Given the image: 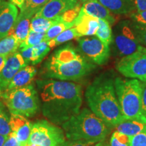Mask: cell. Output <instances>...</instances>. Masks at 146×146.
<instances>
[{"mask_svg":"<svg viewBox=\"0 0 146 146\" xmlns=\"http://www.w3.org/2000/svg\"><path fill=\"white\" fill-rule=\"evenodd\" d=\"M36 85L42 112L52 123L62 125L81 111L83 91L79 84L47 78L38 79Z\"/></svg>","mask_w":146,"mask_h":146,"instance_id":"cell-1","label":"cell"},{"mask_svg":"<svg viewBox=\"0 0 146 146\" xmlns=\"http://www.w3.org/2000/svg\"><path fill=\"white\" fill-rule=\"evenodd\" d=\"M88 106L111 129L125 120L116 96L114 79L108 74L96 78L85 94Z\"/></svg>","mask_w":146,"mask_h":146,"instance_id":"cell-2","label":"cell"},{"mask_svg":"<svg viewBox=\"0 0 146 146\" xmlns=\"http://www.w3.org/2000/svg\"><path fill=\"white\" fill-rule=\"evenodd\" d=\"M95 66L71 45L56 50L44 63L41 77L60 81H76L88 75Z\"/></svg>","mask_w":146,"mask_h":146,"instance_id":"cell-3","label":"cell"},{"mask_svg":"<svg viewBox=\"0 0 146 146\" xmlns=\"http://www.w3.org/2000/svg\"><path fill=\"white\" fill-rule=\"evenodd\" d=\"M68 140L84 141L94 144L105 141L111 128L90 109L84 108L62 124Z\"/></svg>","mask_w":146,"mask_h":146,"instance_id":"cell-4","label":"cell"},{"mask_svg":"<svg viewBox=\"0 0 146 146\" xmlns=\"http://www.w3.org/2000/svg\"><path fill=\"white\" fill-rule=\"evenodd\" d=\"M114 87L124 117L146 124V117L142 111L141 82L135 78L116 77Z\"/></svg>","mask_w":146,"mask_h":146,"instance_id":"cell-5","label":"cell"},{"mask_svg":"<svg viewBox=\"0 0 146 146\" xmlns=\"http://www.w3.org/2000/svg\"><path fill=\"white\" fill-rule=\"evenodd\" d=\"M0 98L11 114L31 117L39 108L38 92L31 83L21 88L5 91L0 94Z\"/></svg>","mask_w":146,"mask_h":146,"instance_id":"cell-6","label":"cell"},{"mask_svg":"<svg viewBox=\"0 0 146 146\" xmlns=\"http://www.w3.org/2000/svg\"><path fill=\"white\" fill-rule=\"evenodd\" d=\"M65 140L62 129L50 121L43 120L32 124L28 143L38 146H58Z\"/></svg>","mask_w":146,"mask_h":146,"instance_id":"cell-7","label":"cell"},{"mask_svg":"<svg viewBox=\"0 0 146 146\" xmlns=\"http://www.w3.org/2000/svg\"><path fill=\"white\" fill-rule=\"evenodd\" d=\"M116 68L125 77L146 83V47L140 45L133 54L120 58Z\"/></svg>","mask_w":146,"mask_h":146,"instance_id":"cell-8","label":"cell"},{"mask_svg":"<svg viewBox=\"0 0 146 146\" xmlns=\"http://www.w3.org/2000/svg\"><path fill=\"white\" fill-rule=\"evenodd\" d=\"M112 36L116 54L121 58L133 54L141 45L129 21H122L118 23L114 27Z\"/></svg>","mask_w":146,"mask_h":146,"instance_id":"cell-9","label":"cell"},{"mask_svg":"<svg viewBox=\"0 0 146 146\" xmlns=\"http://www.w3.org/2000/svg\"><path fill=\"white\" fill-rule=\"evenodd\" d=\"M78 52L92 64L104 65L108 61L110 48L97 36L77 38Z\"/></svg>","mask_w":146,"mask_h":146,"instance_id":"cell-10","label":"cell"},{"mask_svg":"<svg viewBox=\"0 0 146 146\" xmlns=\"http://www.w3.org/2000/svg\"><path fill=\"white\" fill-rule=\"evenodd\" d=\"M28 64L18 51L8 56L6 63L0 72V94L6 90L16 73Z\"/></svg>","mask_w":146,"mask_h":146,"instance_id":"cell-11","label":"cell"},{"mask_svg":"<svg viewBox=\"0 0 146 146\" xmlns=\"http://www.w3.org/2000/svg\"><path fill=\"white\" fill-rule=\"evenodd\" d=\"M81 5L78 0H50L35 14V17L54 18ZM33 16V17H34Z\"/></svg>","mask_w":146,"mask_h":146,"instance_id":"cell-12","label":"cell"},{"mask_svg":"<svg viewBox=\"0 0 146 146\" xmlns=\"http://www.w3.org/2000/svg\"><path fill=\"white\" fill-rule=\"evenodd\" d=\"M18 16L17 7L10 1L0 3V39L10 35Z\"/></svg>","mask_w":146,"mask_h":146,"instance_id":"cell-13","label":"cell"},{"mask_svg":"<svg viewBox=\"0 0 146 146\" xmlns=\"http://www.w3.org/2000/svg\"><path fill=\"white\" fill-rule=\"evenodd\" d=\"M10 121L12 132L16 135L21 146H26L31 131V123L25 116L13 114H10Z\"/></svg>","mask_w":146,"mask_h":146,"instance_id":"cell-14","label":"cell"},{"mask_svg":"<svg viewBox=\"0 0 146 146\" xmlns=\"http://www.w3.org/2000/svg\"><path fill=\"white\" fill-rule=\"evenodd\" d=\"M80 11L87 15L91 16L99 20L106 21L110 25H114L116 21V19L112 13L98 0H91L83 3Z\"/></svg>","mask_w":146,"mask_h":146,"instance_id":"cell-15","label":"cell"},{"mask_svg":"<svg viewBox=\"0 0 146 146\" xmlns=\"http://www.w3.org/2000/svg\"><path fill=\"white\" fill-rule=\"evenodd\" d=\"M80 37L94 36L99 27V19L87 15L81 11L75 20L74 26Z\"/></svg>","mask_w":146,"mask_h":146,"instance_id":"cell-16","label":"cell"},{"mask_svg":"<svg viewBox=\"0 0 146 146\" xmlns=\"http://www.w3.org/2000/svg\"><path fill=\"white\" fill-rule=\"evenodd\" d=\"M36 74V69L33 66L27 65L16 73L5 91H10L27 86L31 83Z\"/></svg>","mask_w":146,"mask_h":146,"instance_id":"cell-17","label":"cell"},{"mask_svg":"<svg viewBox=\"0 0 146 146\" xmlns=\"http://www.w3.org/2000/svg\"><path fill=\"white\" fill-rule=\"evenodd\" d=\"M111 13L115 14H131L136 7L133 0H98ZM137 10V9H136Z\"/></svg>","mask_w":146,"mask_h":146,"instance_id":"cell-18","label":"cell"},{"mask_svg":"<svg viewBox=\"0 0 146 146\" xmlns=\"http://www.w3.org/2000/svg\"><path fill=\"white\" fill-rule=\"evenodd\" d=\"M116 131L132 137L146 131V124L132 119H125L115 127Z\"/></svg>","mask_w":146,"mask_h":146,"instance_id":"cell-19","label":"cell"},{"mask_svg":"<svg viewBox=\"0 0 146 146\" xmlns=\"http://www.w3.org/2000/svg\"><path fill=\"white\" fill-rule=\"evenodd\" d=\"M63 22L61 16L54 18L33 17L31 20L30 31L40 33H45L51 27Z\"/></svg>","mask_w":146,"mask_h":146,"instance_id":"cell-20","label":"cell"},{"mask_svg":"<svg viewBox=\"0 0 146 146\" xmlns=\"http://www.w3.org/2000/svg\"><path fill=\"white\" fill-rule=\"evenodd\" d=\"M50 0H25L18 18L31 19Z\"/></svg>","mask_w":146,"mask_h":146,"instance_id":"cell-21","label":"cell"},{"mask_svg":"<svg viewBox=\"0 0 146 146\" xmlns=\"http://www.w3.org/2000/svg\"><path fill=\"white\" fill-rule=\"evenodd\" d=\"M20 43L14 34L11 33L3 39H0V55L9 56L17 52Z\"/></svg>","mask_w":146,"mask_h":146,"instance_id":"cell-22","label":"cell"},{"mask_svg":"<svg viewBox=\"0 0 146 146\" xmlns=\"http://www.w3.org/2000/svg\"><path fill=\"white\" fill-rule=\"evenodd\" d=\"M31 20L29 18H17L14 25V29L11 33L14 34L17 38L18 41L22 43L29 35L30 32ZM10 33V34H11Z\"/></svg>","mask_w":146,"mask_h":146,"instance_id":"cell-23","label":"cell"},{"mask_svg":"<svg viewBox=\"0 0 146 146\" xmlns=\"http://www.w3.org/2000/svg\"><path fill=\"white\" fill-rule=\"evenodd\" d=\"M103 43L110 45L112 43L113 36L111 25L104 20H99V27L95 35Z\"/></svg>","mask_w":146,"mask_h":146,"instance_id":"cell-24","label":"cell"},{"mask_svg":"<svg viewBox=\"0 0 146 146\" xmlns=\"http://www.w3.org/2000/svg\"><path fill=\"white\" fill-rule=\"evenodd\" d=\"M79 37V35L76 31L75 27H72V28L69 29L58 35L57 36H56L53 39L47 41V43H48V45L50 48H52V47H55L58 45L64 43L66 42L70 41L74 38Z\"/></svg>","mask_w":146,"mask_h":146,"instance_id":"cell-25","label":"cell"},{"mask_svg":"<svg viewBox=\"0 0 146 146\" xmlns=\"http://www.w3.org/2000/svg\"><path fill=\"white\" fill-rule=\"evenodd\" d=\"M74 26V21L72 23H65V22H62V23H58L56 25L51 27L45 33L44 41H49L50 40L54 39V38L57 36L62 33L68 30L69 29L72 28Z\"/></svg>","mask_w":146,"mask_h":146,"instance_id":"cell-26","label":"cell"},{"mask_svg":"<svg viewBox=\"0 0 146 146\" xmlns=\"http://www.w3.org/2000/svg\"><path fill=\"white\" fill-rule=\"evenodd\" d=\"M45 33H36L33 31L29 32V35L25 39V41H23L20 44L19 48L18 50H22V49L27 48V47H34L41 43L44 39Z\"/></svg>","mask_w":146,"mask_h":146,"instance_id":"cell-27","label":"cell"},{"mask_svg":"<svg viewBox=\"0 0 146 146\" xmlns=\"http://www.w3.org/2000/svg\"><path fill=\"white\" fill-rule=\"evenodd\" d=\"M11 133L10 116L5 112L3 105L0 102V135L8 137Z\"/></svg>","mask_w":146,"mask_h":146,"instance_id":"cell-28","label":"cell"},{"mask_svg":"<svg viewBox=\"0 0 146 146\" xmlns=\"http://www.w3.org/2000/svg\"><path fill=\"white\" fill-rule=\"evenodd\" d=\"M33 50L35 53V58L32 64L35 65L41 62L43 58L50 52L51 48L48 45L47 41H43L39 44L34 46Z\"/></svg>","mask_w":146,"mask_h":146,"instance_id":"cell-29","label":"cell"},{"mask_svg":"<svg viewBox=\"0 0 146 146\" xmlns=\"http://www.w3.org/2000/svg\"><path fill=\"white\" fill-rule=\"evenodd\" d=\"M110 146H131L130 137L115 131L110 139Z\"/></svg>","mask_w":146,"mask_h":146,"instance_id":"cell-30","label":"cell"},{"mask_svg":"<svg viewBox=\"0 0 146 146\" xmlns=\"http://www.w3.org/2000/svg\"><path fill=\"white\" fill-rule=\"evenodd\" d=\"M131 22V27L139 43L142 46L146 47V26L133 21Z\"/></svg>","mask_w":146,"mask_h":146,"instance_id":"cell-31","label":"cell"},{"mask_svg":"<svg viewBox=\"0 0 146 146\" xmlns=\"http://www.w3.org/2000/svg\"><path fill=\"white\" fill-rule=\"evenodd\" d=\"M131 146H146V131L130 138Z\"/></svg>","mask_w":146,"mask_h":146,"instance_id":"cell-32","label":"cell"},{"mask_svg":"<svg viewBox=\"0 0 146 146\" xmlns=\"http://www.w3.org/2000/svg\"><path fill=\"white\" fill-rule=\"evenodd\" d=\"M21 53L22 56H23L25 61L28 64H33L35 58V53L33 47H27V48L22 49V50H18Z\"/></svg>","mask_w":146,"mask_h":146,"instance_id":"cell-33","label":"cell"},{"mask_svg":"<svg viewBox=\"0 0 146 146\" xmlns=\"http://www.w3.org/2000/svg\"><path fill=\"white\" fill-rule=\"evenodd\" d=\"M130 18L133 22L146 26V10L133 12L131 14Z\"/></svg>","mask_w":146,"mask_h":146,"instance_id":"cell-34","label":"cell"},{"mask_svg":"<svg viewBox=\"0 0 146 146\" xmlns=\"http://www.w3.org/2000/svg\"><path fill=\"white\" fill-rule=\"evenodd\" d=\"M96 144L89 143L84 141H76V140H68L60 143L58 146H94Z\"/></svg>","mask_w":146,"mask_h":146,"instance_id":"cell-35","label":"cell"},{"mask_svg":"<svg viewBox=\"0 0 146 146\" xmlns=\"http://www.w3.org/2000/svg\"><path fill=\"white\" fill-rule=\"evenodd\" d=\"M3 146H21L20 142L18 141L16 135L13 132L10 134L3 143Z\"/></svg>","mask_w":146,"mask_h":146,"instance_id":"cell-36","label":"cell"},{"mask_svg":"<svg viewBox=\"0 0 146 146\" xmlns=\"http://www.w3.org/2000/svg\"><path fill=\"white\" fill-rule=\"evenodd\" d=\"M141 106L142 111L146 117V83L141 82Z\"/></svg>","mask_w":146,"mask_h":146,"instance_id":"cell-37","label":"cell"},{"mask_svg":"<svg viewBox=\"0 0 146 146\" xmlns=\"http://www.w3.org/2000/svg\"><path fill=\"white\" fill-rule=\"evenodd\" d=\"M137 11L146 10V0H133Z\"/></svg>","mask_w":146,"mask_h":146,"instance_id":"cell-38","label":"cell"},{"mask_svg":"<svg viewBox=\"0 0 146 146\" xmlns=\"http://www.w3.org/2000/svg\"><path fill=\"white\" fill-rule=\"evenodd\" d=\"M9 56H10V55H9ZM8 58V56L0 55V72H1V71L2 70L3 67H4Z\"/></svg>","mask_w":146,"mask_h":146,"instance_id":"cell-39","label":"cell"},{"mask_svg":"<svg viewBox=\"0 0 146 146\" xmlns=\"http://www.w3.org/2000/svg\"><path fill=\"white\" fill-rule=\"evenodd\" d=\"M9 1H10L11 3H12L14 5H15L17 8L21 10V9L23 8L24 3H25V0H9Z\"/></svg>","mask_w":146,"mask_h":146,"instance_id":"cell-40","label":"cell"},{"mask_svg":"<svg viewBox=\"0 0 146 146\" xmlns=\"http://www.w3.org/2000/svg\"><path fill=\"white\" fill-rule=\"evenodd\" d=\"M8 137L3 136V135H0V146H3V143H4V142L5 141V139H6Z\"/></svg>","mask_w":146,"mask_h":146,"instance_id":"cell-41","label":"cell"},{"mask_svg":"<svg viewBox=\"0 0 146 146\" xmlns=\"http://www.w3.org/2000/svg\"><path fill=\"white\" fill-rule=\"evenodd\" d=\"M94 146H110V145H109V144L105 140V141H100V142H99V143H96Z\"/></svg>","mask_w":146,"mask_h":146,"instance_id":"cell-42","label":"cell"},{"mask_svg":"<svg viewBox=\"0 0 146 146\" xmlns=\"http://www.w3.org/2000/svg\"><path fill=\"white\" fill-rule=\"evenodd\" d=\"M79 1H81V3H85V2H87V1H91V0H79Z\"/></svg>","mask_w":146,"mask_h":146,"instance_id":"cell-43","label":"cell"},{"mask_svg":"<svg viewBox=\"0 0 146 146\" xmlns=\"http://www.w3.org/2000/svg\"><path fill=\"white\" fill-rule=\"evenodd\" d=\"M26 146H38L35 145V144H33V143H27V145Z\"/></svg>","mask_w":146,"mask_h":146,"instance_id":"cell-44","label":"cell"},{"mask_svg":"<svg viewBox=\"0 0 146 146\" xmlns=\"http://www.w3.org/2000/svg\"><path fill=\"white\" fill-rule=\"evenodd\" d=\"M4 1V0H0V3H1V2H2V1Z\"/></svg>","mask_w":146,"mask_h":146,"instance_id":"cell-45","label":"cell"}]
</instances>
